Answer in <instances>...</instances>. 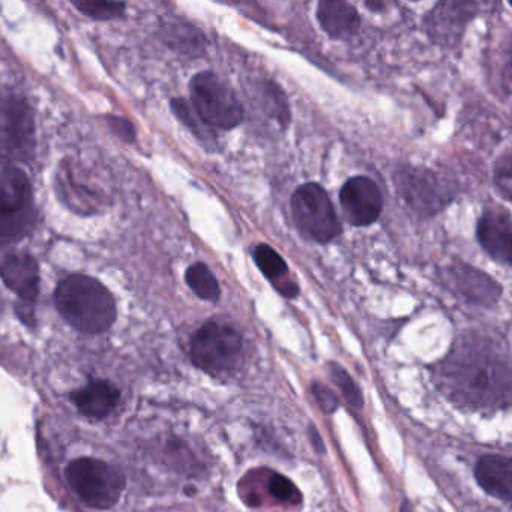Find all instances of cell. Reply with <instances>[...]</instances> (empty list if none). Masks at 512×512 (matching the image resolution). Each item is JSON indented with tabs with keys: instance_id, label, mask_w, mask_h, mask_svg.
I'll use <instances>...</instances> for the list:
<instances>
[{
	"instance_id": "1",
	"label": "cell",
	"mask_w": 512,
	"mask_h": 512,
	"mask_svg": "<svg viewBox=\"0 0 512 512\" xmlns=\"http://www.w3.org/2000/svg\"><path fill=\"white\" fill-rule=\"evenodd\" d=\"M449 397L470 407L508 406L511 373L508 364L487 346L466 344L451 353L439 371Z\"/></svg>"
},
{
	"instance_id": "2",
	"label": "cell",
	"mask_w": 512,
	"mask_h": 512,
	"mask_svg": "<svg viewBox=\"0 0 512 512\" xmlns=\"http://www.w3.org/2000/svg\"><path fill=\"white\" fill-rule=\"evenodd\" d=\"M56 308L77 331L103 334L116 320V302L104 284L88 275H70L59 283Z\"/></svg>"
},
{
	"instance_id": "3",
	"label": "cell",
	"mask_w": 512,
	"mask_h": 512,
	"mask_svg": "<svg viewBox=\"0 0 512 512\" xmlns=\"http://www.w3.org/2000/svg\"><path fill=\"white\" fill-rule=\"evenodd\" d=\"M65 476L74 493L89 508H113L124 493L121 470L100 458H76L68 464Z\"/></svg>"
},
{
	"instance_id": "4",
	"label": "cell",
	"mask_w": 512,
	"mask_h": 512,
	"mask_svg": "<svg viewBox=\"0 0 512 512\" xmlns=\"http://www.w3.org/2000/svg\"><path fill=\"white\" fill-rule=\"evenodd\" d=\"M242 352L241 332L224 320H208L191 341V359L200 370L212 376L235 370L241 364Z\"/></svg>"
},
{
	"instance_id": "5",
	"label": "cell",
	"mask_w": 512,
	"mask_h": 512,
	"mask_svg": "<svg viewBox=\"0 0 512 512\" xmlns=\"http://www.w3.org/2000/svg\"><path fill=\"white\" fill-rule=\"evenodd\" d=\"M35 215L34 191L26 173L16 167L0 172V247L25 238Z\"/></svg>"
},
{
	"instance_id": "6",
	"label": "cell",
	"mask_w": 512,
	"mask_h": 512,
	"mask_svg": "<svg viewBox=\"0 0 512 512\" xmlns=\"http://www.w3.org/2000/svg\"><path fill=\"white\" fill-rule=\"evenodd\" d=\"M194 112L206 127L233 130L244 121V107L229 83L212 71H203L190 83Z\"/></svg>"
},
{
	"instance_id": "7",
	"label": "cell",
	"mask_w": 512,
	"mask_h": 512,
	"mask_svg": "<svg viewBox=\"0 0 512 512\" xmlns=\"http://www.w3.org/2000/svg\"><path fill=\"white\" fill-rule=\"evenodd\" d=\"M293 220L299 232L311 241L328 244L341 235V223L322 185H301L290 199Z\"/></svg>"
},
{
	"instance_id": "8",
	"label": "cell",
	"mask_w": 512,
	"mask_h": 512,
	"mask_svg": "<svg viewBox=\"0 0 512 512\" xmlns=\"http://www.w3.org/2000/svg\"><path fill=\"white\" fill-rule=\"evenodd\" d=\"M394 182L403 202L421 217L439 214L452 199L451 190L439 176L422 167H401L395 172Z\"/></svg>"
},
{
	"instance_id": "9",
	"label": "cell",
	"mask_w": 512,
	"mask_h": 512,
	"mask_svg": "<svg viewBox=\"0 0 512 512\" xmlns=\"http://www.w3.org/2000/svg\"><path fill=\"white\" fill-rule=\"evenodd\" d=\"M341 209L350 226L367 227L379 220L383 196L368 176H353L340 191Z\"/></svg>"
},
{
	"instance_id": "10",
	"label": "cell",
	"mask_w": 512,
	"mask_h": 512,
	"mask_svg": "<svg viewBox=\"0 0 512 512\" xmlns=\"http://www.w3.org/2000/svg\"><path fill=\"white\" fill-rule=\"evenodd\" d=\"M482 250L502 265H511V215L502 208L488 209L482 214L476 229Z\"/></svg>"
},
{
	"instance_id": "11",
	"label": "cell",
	"mask_w": 512,
	"mask_h": 512,
	"mask_svg": "<svg viewBox=\"0 0 512 512\" xmlns=\"http://www.w3.org/2000/svg\"><path fill=\"white\" fill-rule=\"evenodd\" d=\"M449 286L455 293L473 304L490 307L502 295V287L484 272L461 263L451 266L448 271Z\"/></svg>"
},
{
	"instance_id": "12",
	"label": "cell",
	"mask_w": 512,
	"mask_h": 512,
	"mask_svg": "<svg viewBox=\"0 0 512 512\" xmlns=\"http://www.w3.org/2000/svg\"><path fill=\"white\" fill-rule=\"evenodd\" d=\"M475 11L476 5L467 2H443L436 5L427 19L428 34L439 44L454 46Z\"/></svg>"
},
{
	"instance_id": "13",
	"label": "cell",
	"mask_w": 512,
	"mask_h": 512,
	"mask_svg": "<svg viewBox=\"0 0 512 512\" xmlns=\"http://www.w3.org/2000/svg\"><path fill=\"white\" fill-rule=\"evenodd\" d=\"M0 278L22 301L34 302L40 293V268L29 254L11 253L0 260Z\"/></svg>"
},
{
	"instance_id": "14",
	"label": "cell",
	"mask_w": 512,
	"mask_h": 512,
	"mask_svg": "<svg viewBox=\"0 0 512 512\" xmlns=\"http://www.w3.org/2000/svg\"><path fill=\"white\" fill-rule=\"evenodd\" d=\"M475 478L479 487L503 502L512 499V461L503 455H484L475 467Z\"/></svg>"
},
{
	"instance_id": "15",
	"label": "cell",
	"mask_w": 512,
	"mask_h": 512,
	"mask_svg": "<svg viewBox=\"0 0 512 512\" xmlns=\"http://www.w3.org/2000/svg\"><path fill=\"white\" fill-rule=\"evenodd\" d=\"M74 406L88 418L104 419L121 400V391L107 380H91L88 385L71 394Z\"/></svg>"
},
{
	"instance_id": "16",
	"label": "cell",
	"mask_w": 512,
	"mask_h": 512,
	"mask_svg": "<svg viewBox=\"0 0 512 512\" xmlns=\"http://www.w3.org/2000/svg\"><path fill=\"white\" fill-rule=\"evenodd\" d=\"M317 20L334 40H349L361 25L358 11L343 0H322L317 5Z\"/></svg>"
},
{
	"instance_id": "17",
	"label": "cell",
	"mask_w": 512,
	"mask_h": 512,
	"mask_svg": "<svg viewBox=\"0 0 512 512\" xmlns=\"http://www.w3.org/2000/svg\"><path fill=\"white\" fill-rule=\"evenodd\" d=\"M254 262L265 275L266 280L284 298L293 299L299 295V287L290 277L286 260L271 245L259 244L253 250Z\"/></svg>"
},
{
	"instance_id": "18",
	"label": "cell",
	"mask_w": 512,
	"mask_h": 512,
	"mask_svg": "<svg viewBox=\"0 0 512 512\" xmlns=\"http://www.w3.org/2000/svg\"><path fill=\"white\" fill-rule=\"evenodd\" d=\"M7 137L11 151L26 158L34 151V121L31 110L23 101H13L7 107Z\"/></svg>"
},
{
	"instance_id": "19",
	"label": "cell",
	"mask_w": 512,
	"mask_h": 512,
	"mask_svg": "<svg viewBox=\"0 0 512 512\" xmlns=\"http://www.w3.org/2000/svg\"><path fill=\"white\" fill-rule=\"evenodd\" d=\"M59 194L62 199L73 206L74 211L82 214H94L100 206L101 199L97 191L91 190L88 185H80L73 173L61 172L58 179Z\"/></svg>"
},
{
	"instance_id": "20",
	"label": "cell",
	"mask_w": 512,
	"mask_h": 512,
	"mask_svg": "<svg viewBox=\"0 0 512 512\" xmlns=\"http://www.w3.org/2000/svg\"><path fill=\"white\" fill-rule=\"evenodd\" d=\"M185 281L188 287L203 301L215 302L220 299L221 289L214 272L199 262L191 265L185 272Z\"/></svg>"
},
{
	"instance_id": "21",
	"label": "cell",
	"mask_w": 512,
	"mask_h": 512,
	"mask_svg": "<svg viewBox=\"0 0 512 512\" xmlns=\"http://www.w3.org/2000/svg\"><path fill=\"white\" fill-rule=\"evenodd\" d=\"M329 373H331L332 380H334L335 385L338 386L341 394L346 398L347 403L355 407V409H362L364 397H362V392L359 391L358 385L350 377V374L341 365L335 364V362L329 364Z\"/></svg>"
},
{
	"instance_id": "22",
	"label": "cell",
	"mask_w": 512,
	"mask_h": 512,
	"mask_svg": "<svg viewBox=\"0 0 512 512\" xmlns=\"http://www.w3.org/2000/svg\"><path fill=\"white\" fill-rule=\"evenodd\" d=\"M74 7L95 20L118 19L125 11V5L121 2H74Z\"/></svg>"
},
{
	"instance_id": "23",
	"label": "cell",
	"mask_w": 512,
	"mask_h": 512,
	"mask_svg": "<svg viewBox=\"0 0 512 512\" xmlns=\"http://www.w3.org/2000/svg\"><path fill=\"white\" fill-rule=\"evenodd\" d=\"M172 109L173 113L181 119L182 124L187 125L193 131V134H196L197 139L202 140L203 143L212 142L208 127L203 122L197 121L199 116L191 110V107L184 100H173Z\"/></svg>"
},
{
	"instance_id": "24",
	"label": "cell",
	"mask_w": 512,
	"mask_h": 512,
	"mask_svg": "<svg viewBox=\"0 0 512 512\" xmlns=\"http://www.w3.org/2000/svg\"><path fill=\"white\" fill-rule=\"evenodd\" d=\"M268 487L271 496L274 499L280 500V502L292 503V505L301 502V493H299L298 487L289 478L280 475V473H271Z\"/></svg>"
},
{
	"instance_id": "25",
	"label": "cell",
	"mask_w": 512,
	"mask_h": 512,
	"mask_svg": "<svg viewBox=\"0 0 512 512\" xmlns=\"http://www.w3.org/2000/svg\"><path fill=\"white\" fill-rule=\"evenodd\" d=\"M494 182H496L500 194L506 200L511 199L512 164L509 149L497 160L496 167H494Z\"/></svg>"
},
{
	"instance_id": "26",
	"label": "cell",
	"mask_w": 512,
	"mask_h": 512,
	"mask_svg": "<svg viewBox=\"0 0 512 512\" xmlns=\"http://www.w3.org/2000/svg\"><path fill=\"white\" fill-rule=\"evenodd\" d=\"M311 392H313L314 398H316L317 403H319L320 409L328 413V415H332V413L338 409V406H340L337 395H335L334 391L328 388L325 383H311Z\"/></svg>"
},
{
	"instance_id": "27",
	"label": "cell",
	"mask_w": 512,
	"mask_h": 512,
	"mask_svg": "<svg viewBox=\"0 0 512 512\" xmlns=\"http://www.w3.org/2000/svg\"><path fill=\"white\" fill-rule=\"evenodd\" d=\"M109 125L121 139L127 140V142H133L136 134H134L133 125H131L127 119L109 118Z\"/></svg>"
},
{
	"instance_id": "28",
	"label": "cell",
	"mask_w": 512,
	"mask_h": 512,
	"mask_svg": "<svg viewBox=\"0 0 512 512\" xmlns=\"http://www.w3.org/2000/svg\"><path fill=\"white\" fill-rule=\"evenodd\" d=\"M311 433H313V442L316 443L317 451L325 452V446H323L322 437L317 434L316 428H311Z\"/></svg>"
},
{
	"instance_id": "29",
	"label": "cell",
	"mask_w": 512,
	"mask_h": 512,
	"mask_svg": "<svg viewBox=\"0 0 512 512\" xmlns=\"http://www.w3.org/2000/svg\"><path fill=\"white\" fill-rule=\"evenodd\" d=\"M400 512H415V509H413L412 503H410L409 500H403Z\"/></svg>"
}]
</instances>
